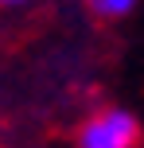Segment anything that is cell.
Listing matches in <instances>:
<instances>
[{
    "instance_id": "7a4b0ae2",
    "label": "cell",
    "mask_w": 144,
    "mask_h": 148,
    "mask_svg": "<svg viewBox=\"0 0 144 148\" xmlns=\"http://www.w3.org/2000/svg\"><path fill=\"white\" fill-rule=\"evenodd\" d=\"M90 12L98 20H125V16L136 12V0H93Z\"/></svg>"
},
{
    "instance_id": "6da1fadb",
    "label": "cell",
    "mask_w": 144,
    "mask_h": 148,
    "mask_svg": "<svg viewBox=\"0 0 144 148\" xmlns=\"http://www.w3.org/2000/svg\"><path fill=\"white\" fill-rule=\"evenodd\" d=\"M144 129L140 117L125 105L90 109L74 129V148H140Z\"/></svg>"
}]
</instances>
